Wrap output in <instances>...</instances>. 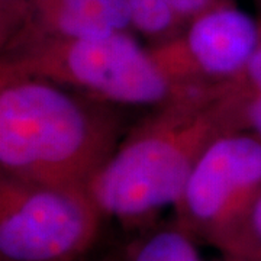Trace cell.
<instances>
[{"instance_id": "obj_13", "label": "cell", "mask_w": 261, "mask_h": 261, "mask_svg": "<svg viewBox=\"0 0 261 261\" xmlns=\"http://www.w3.org/2000/svg\"><path fill=\"white\" fill-rule=\"evenodd\" d=\"M94 261H123V255L122 254H108V255H103L102 258H97Z\"/></svg>"}, {"instance_id": "obj_8", "label": "cell", "mask_w": 261, "mask_h": 261, "mask_svg": "<svg viewBox=\"0 0 261 261\" xmlns=\"http://www.w3.org/2000/svg\"><path fill=\"white\" fill-rule=\"evenodd\" d=\"M122 255L123 261H202L197 240L174 219L142 229Z\"/></svg>"}, {"instance_id": "obj_2", "label": "cell", "mask_w": 261, "mask_h": 261, "mask_svg": "<svg viewBox=\"0 0 261 261\" xmlns=\"http://www.w3.org/2000/svg\"><path fill=\"white\" fill-rule=\"evenodd\" d=\"M122 106L39 77H0V174L86 186L128 132Z\"/></svg>"}, {"instance_id": "obj_9", "label": "cell", "mask_w": 261, "mask_h": 261, "mask_svg": "<svg viewBox=\"0 0 261 261\" xmlns=\"http://www.w3.org/2000/svg\"><path fill=\"white\" fill-rule=\"evenodd\" d=\"M207 244L226 258L261 261V190L243 212L215 233Z\"/></svg>"}, {"instance_id": "obj_10", "label": "cell", "mask_w": 261, "mask_h": 261, "mask_svg": "<svg viewBox=\"0 0 261 261\" xmlns=\"http://www.w3.org/2000/svg\"><path fill=\"white\" fill-rule=\"evenodd\" d=\"M229 97L235 129L251 132L261 140V44L243 74L229 84Z\"/></svg>"}, {"instance_id": "obj_4", "label": "cell", "mask_w": 261, "mask_h": 261, "mask_svg": "<svg viewBox=\"0 0 261 261\" xmlns=\"http://www.w3.org/2000/svg\"><path fill=\"white\" fill-rule=\"evenodd\" d=\"M105 218L86 186L0 174V261H84Z\"/></svg>"}, {"instance_id": "obj_12", "label": "cell", "mask_w": 261, "mask_h": 261, "mask_svg": "<svg viewBox=\"0 0 261 261\" xmlns=\"http://www.w3.org/2000/svg\"><path fill=\"white\" fill-rule=\"evenodd\" d=\"M32 0H0V49L5 51L29 27Z\"/></svg>"}, {"instance_id": "obj_1", "label": "cell", "mask_w": 261, "mask_h": 261, "mask_svg": "<svg viewBox=\"0 0 261 261\" xmlns=\"http://www.w3.org/2000/svg\"><path fill=\"white\" fill-rule=\"evenodd\" d=\"M228 89L183 87L130 126L87 185L106 218L142 231L157 224L164 207L176 205L203 149L235 129Z\"/></svg>"}, {"instance_id": "obj_5", "label": "cell", "mask_w": 261, "mask_h": 261, "mask_svg": "<svg viewBox=\"0 0 261 261\" xmlns=\"http://www.w3.org/2000/svg\"><path fill=\"white\" fill-rule=\"evenodd\" d=\"M261 190V140L225 130L199 155L174 205V221L209 243Z\"/></svg>"}, {"instance_id": "obj_6", "label": "cell", "mask_w": 261, "mask_h": 261, "mask_svg": "<svg viewBox=\"0 0 261 261\" xmlns=\"http://www.w3.org/2000/svg\"><path fill=\"white\" fill-rule=\"evenodd\" d=\"M260 44L261 18L235 2L200 15L177 37L148 49L176 87L212 89L233 83Z\"/></svg>"}, {"instance_id": "obj_11", "label": "cell", "mask_w": 261, "mask_h": 261, "mask_svg": "<svg viewBox=\"0 0 261 261\" xmlns=\"http://www.w3.org/2000/svg\"><path fill=\"white\" fill-rule=\"evenodd\" d=\"M132 29L148 41V47L167 42L181 34L170 0H126Z\"/></svg>"}, {"instance_id": "obj_14", "label": "cell", "mask_w": 261, "mask_h": 261, "mask_svg": "<svg viewBox=\"0 0 261 261\" xmlns=\"http://www.w3.org/2000/svg\"><path fill=\"white\" fill-rule=\"evenodd\" d=\"M255 2V5H257V8H258V10L261 12V0H254Z\"/></svg>"}, {"instance_id": "obj_3", "label": "cell", "mask_w": 261, "mask_h": 261, "mask_svg": "<svg viewBox=\"0 0 261 261\" xmlns=\"http://www.w3.org/2000/svg\"><path fill=\"white\" fill-rule=\"evenodd\" d=\"M39 77L116 106L155 108L176 87L132 31L93 38H29L2 51L0 77Z\"/></svg>"}, {"instance_id": "obj_16", "label": "cell", "mask_w": 261, "mask_h": 261, "mask_svg": "<svg viewBox=\"0 0 261 261\" xmlns=\"http://www.w3.org/2000/svg\"><path fill=\"white\" fill-rule=\"evenodd\" d=\"M260 16H261V12H260Z\"/></svg>"}, {"instance_id": "obj_7", "label": "cell", "mask_w": 261, "mask_h": 261, "mask_svg": "<svg viewBox=\"0 0 261 261\" xmlns=\"http://www.w3.org/2000/svg\"><path fill=\"white\" fill-rule=\"evenodd\" d=\"M116 31L134 32L126 0H32L31 23L9 48L29 38H93Z\"/></svg>"}, {"instance_id": "obj_15", "label": "cell", "mask_w": 261, "mask_h": 261, "mask_svg": "<svg viewBox=\"0 0 261 261\" xmlns=\"http://www.w3.org/2000/svg\"><path fill=\"white\" fill-rule=\"evenodd\" d=\"M224 261H240V260H233V258H226V257H225Z\"/></svg>"}]
</instances>
